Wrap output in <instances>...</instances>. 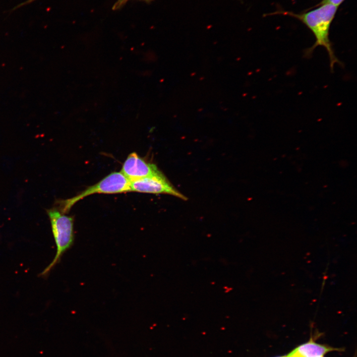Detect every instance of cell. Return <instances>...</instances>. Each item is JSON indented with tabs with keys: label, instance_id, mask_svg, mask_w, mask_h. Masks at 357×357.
Listing matches in <instances>:
<instances>
[{
	"label": "cell",
	"instance_id": "4",
	"mask_svg": "<svg viewBox=\"0 0 357 357\" xmlns=\"http://www.w3.org/2000/svg\"><path fill=\"white\" fill-rule=\"evenodd\" d=\"M130 191L153 194H167L186 200L187 197L178 191L162 172L130 181Z\"/></svg>",
	"mask_w": 357,
	"mask_h": 357
},
{
	"label": "cell",
	"instance_id": "5",
	"mask_svg": "<svg viewBox=\"0 0 357 357\" xmlns=\"http://www.w3.org/2000/svg\"><path fill=\"white\" fill-rule=\"evenodd\" d=\"M120 172L130 181L162 172L155 164L147 162L135 152L128 156Z\"/></svg>",
	"mask_w": 357,
	"mask_h": 357
},
{
	"label": "cell",
	"instance_id": "10",
	"mask_svg": "<svg viewBox=\"0 0 357 357\" xmlns=\"http://www.w3.org/2000/svg\"><path fill=\"white\" fill-rule=\"evenodd\" d=\"M288 357L287 355L285 356H281V357Z\"/></svg>",
	"mask_w": 357,
	"mask_h": 357
},
{
	"label": "cell",
	"instance_id": "8",
	"mask_svg": "<svg viewBox=\"0 0 357 357\" xmlns=\"http://www.w3.org/2000/svg\"><path fill=\"white\" fill-rule=\"evenodd\" d=\"M127 0H119L115 4L113 8L115 9L119 8V7L122 6L123 4L125 3Z\"/></svg>",
	"mask_w": 357,
	"mask_h": 357
},
{
	"label": "cell",
	"instance_id": "3",
	"mask_svg": "<svg viewBox=\"0 0 357 357\" xmlns=\"http://www.w3.org/2000/svg\"><path fill=\"white\" fill-rule=\"evenodd\" d=\"M130 181L121 172H113L76 196L61 202V210L67 213L78 201L96 193L113 194L130 191Z\"/></svg>",
	"mask_w": 357,
	"mask_h": 357
},
{
	"label": "cell",
	"instance_id": "9",
	"mask_svg": "<svg viewBox=\"0 0 357 357\" xmlns=\"http://www.w3.org/2000/svg\"><path fill=\"white\" fill-rule=\"evenodd\" d=\"M288 357H298L295 355L291 354V353H289L288 355H287Z\"/></svg>",
	"mask_w": 357,
	"mask_h": 357
},
{
	"label": "cell",
	"instance_id": "6",
	"mask_svg": "<svg viewBox=\"0 0 357 357\" xmlns=\"http://www.w3.org/2000/svg\"><path fill=\"white\" fill-rule=\"evenodd\" d=\"M338 349L309 341L296 348L290 353L298 357H323L328 352Z\"/></svg>",
	"mask_w": 357,
	"mask_h": 357
},
{
	"label": "cell",
	"instance_id": "1",
	"mask_svg": "<svg viewBox=\"0 0 357 357\" xmlns=\"http://www.w3.org/2000/svg\"><path fill=\"white\" fill-rule=\"evenodd\" d=\"M318 6L319 7L311 10L305 11L300 13L281 10L266 14V15L275 14L288 15L296 18L302 22L312 32L315 38V42L313 45L305 50L304 56L309 58L317 47L319 46L323 47L328 53L330 68L331 71L333 72L336 63L342 65V62L335 55L332 44L329 39L330 26L338 7L330 4H324Z\"/></svg>",
	"mask_w": 357,
	"mask_h": 357
},
{
	"label": "cell",
	"instance_id": "2",
	"mask_svg": "<svg viewBox=\"0 0 357 357\" xmlns=\"http://www.w3.org/2000/svg\"><path fill=\"white\" fill-rule=\"evenodd\" d=\"M52 231L56 245L57 251L53 260L40 274L47 276L52 269L60 261L64 253L69 249L74 242L73 218L64 214L54 207L47 210Z\"/></svg>",
	"mask_w": 357,
	"mask_h": 357
},
{
	"label": "cell",
	"instance_id": "7",
	"mask_svg": "<svg viewBox=\"0 0 357 357\" xmlns=\"http://www.w3.org/2000/svg\"><path fill=\"white\" fill-rule=\"evenodd\" d=\"M344 0H322L320 2L314 6L313 8L324 4H330L338 7Z\"/></svg>",
	"mask_w": 357,
	"mask_h": 357
}]
</instances>
